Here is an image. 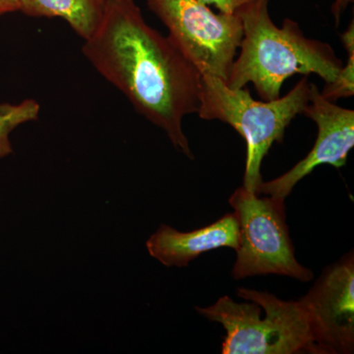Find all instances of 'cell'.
<instances>
[{
    "mask_svg": "<svg viewBox=\"0 0 354 354\" xmlns=\"http://www.w3.org/2000/svg\"><path fill=\"white\" fill-rule=\"evenodd\" d=\"M239 297L251 304H237L223 297L201 315L227 330L223 354L318 353L306 314L297 301H283L261 291L239 288Z\"/></svg>",
    "mask_w": 354,
    "mask_h": 354,
    "instance_id": "277c9868",
    "label": "cell"
},
{
    "mask_svg": "<svg viewBox=\"0 0 354 354\" xmlns=\"http://www.w3.org/2000/svg\"><path fill=\"white\" fill-rule=\"evenodd\" d=\"M19 11V0H0V16Z\"/></svg>",
    "mask_w": 354,
    "mask_h": 354,
    "instance_id": "9a60e30c",
    "label": "cell"
},
{
    "mask_svg": "<svg viewBox=\"0 0 354 354\" xmlns=\"http://www.w3.org/2000/svg\"><path fill=\"white\" fill-rule=\"evenodd\" d=\"M83 55L135 111L193 160L183 121L196 113L202 75L169 37L150 27L133 0H106L104 19Z\"/></svg>",
    "mask_w": 354,
    "mask_h": 354,
    "instance_id": "6da1fadb",
    "label": "cell"
},
{
    "mask_svg": "<svg viewBox=\"0 0 354 354\" xmlns=\"http://www.w3.org/2000/svg\"><path fill=\"white\" fill-rule=\"evenodd\" d=\"M146 245L150 255L167 267H186L208 251L223 247L236 250L239 223L234 213L227 214L212 225L193 232H181L162 225Z\"/></svg>",
    "mask_w": 354,
    "mask_h": 354,
    "instance_id": "9c48e42d",
    "label": "cell"
},
{
    "mask_svg": "<svg viewBox=\"0 0 354 354\" xmlns=\"http://www.w3.org/2000/svg\"><path fill=\"white\" fill-rule=\"evenodd\" d=\"M318 353H353L354 257L330 266L299 300Z\"/></svg>",
    "mask_w": 354,
    "mask_h": 354,
    "instance_id": "52a82bcc",
    "label": "cell"
},
{
    "mask_svg": "<svg viewBox=\"0 0 354 354\" xmlns=\"http://www.w3.org/2000/svg\"><path fill=\"white\" fill-rule=\"evenodd\" d=\"M307 76L285 97L274 101H255L249 90L230 88L221 79L202 76L198 115L205 120H220L234 128L246 141L243 187L260 195L261 165L274 142H283L286 128L308 104Z\"/></svg>",
    "mask_w": 354,
    "mask_h": 354,
    "instance_id": "3957f363",
    "label": "cell"
},
{
    "mask_svg": "<svg viewBox=\"0 0 354 354\" xmlns=\"http://www.w3.org/2000/svg\"><path fill=\"white\" fill-rule=\"evenodd\" d=\"M269 0H250L242 6L243 37L241 55L235 58L227 87L242 88L252 83L263 101L279 99L286 79L295 74H316L326 84L334 82L342 62L329 44L306 38L295 21L277 27L268 10Z\"/></svg>",
    "mask_w": 354,
    "mask_h": 354,
    "instance_id": "7a4b0ae2",
    "label": "cell"
},
{
    "mask_svg": "<svg viewBox=\"0 0 354 354\" xmlns=\"http://www.w3.org/2000/svg\"><path fill=\"white\" fill-rule=\"evenodd\" d=\"M316 123L318 135L308 155L283 176L261 184L260 194L285 200L295 185L321 165L339 169L354 146V111L341 108L321 95L310 83L308 104L304 113Z\"/></svg>",
    "mask_w": 354,
    "mask_h": 354,
    "instance_id": "ba28073f",
    "label": "cell"
},
{
    "mask_svg": "<svg viewBox=\"0 0 354 354\" xmlns=\"http://www.w3.org/2000/svg\"><path fill=\"white\" fill-rule=\"evenodd\" d=\"M239 223L234 279L279 274L308 283L314 274L295 255L286 225L285 200L260 198L242 186L228 200Z\"/></svg>",
    "mask_w": 354,
    "mask_h": 354,
    "instance_id": "5b68a950",
    "label": "cell"
},
{
    "mask_svg": "<svg viewBox=\"0 0 354 354\" xmlns=\"http://www.w3.org/2000/svg\"><path fill=\"white\" fill-rule=\"evenodd\" d=\"M106 0H19V11L31 17L62 18L86 41L99 29Z\"/></svg>",
    "mask_w": 354,
    "mask_h": 354,
    "instance_id": "30bf717a",
    "label": "cell"
},
{
    "mask_svg": "<svg viewBox=\"0 0 354 354\" xmlns=\"http://www.w3.org/2000/svg\"><path fill=\"white\" fill-rule=\"evenodd\" d=\"M342 43L348 51V62L342 66L337 79L332 83L326 84L321 95L328 101L335 102L344 97L354 95V24L353 20L348 30L342 34Z\"/></svg>",
    "mask_w": 354,
    "mask_h": 354,
    "instance_id": "7c38bea8",
    "label": "cell"
},
{
    "mask_svg": "<svg viewBox=\"0 0 354 354\" xmlns=\"http://www.w3.org/2000/svg\"><path fill=\"white\" fill-rule=\"evenodd\" d=\"M353 0H335L332 7V13L335 19V24L339 25L342 14L344 12L346 7L353 3Z\"/></svg>",
    "mask_w": 354,
    "mask_h": 354,
    "instance_id": "5bb4252c",
    "label": "cell"
},
{
    "mask_svg": "<svg viewBox=\"0 0 354 354\" xmlns=\"http://www.w3.org/2000/svg\"><path fill=\"white\" fill-rule=\"evenodd\" d=\"M41 106L32 99L18 104H0V158L12 153L10 134L24 123L38 120Z\"/></svg>",
    "mask_w": 354,
    "mask_h": 354,
    "instance_id": "8fae6325",
    "label": "cell"
},
{
    "mask_svg": "<svg viewBox=\"0 0 354 354\" xmlns=\"http://www.w3.org/2000/svg\"><path fill=\"white\" fill-rule=\"evenodd\" d=\"M202 3L206 6H215L221 13L227 14V15H234L242 6L248 3L250 0H199Z\"/></svg>",
    "mask_w": 354,
    "mask_h": 354,
    "instance_id": "4fadbf2b",
    "label": "cell"
},
{
    "mask_svg": "<svg viewBox=\"0 0 354 354\" xmlns=\"http://www.w3.org/2000/svg\"><path fill=\"white\" fill-rule=\"evenodd\" d=\"M169 38L202 76L227 82L243 37L237 14L214 13L199 0H147Z\"/></svg>",
    "mask_w": 354,
    "mask_h": 354,
    "instance_id": "8992f818",
    "label": "cell"
}]
</instances>
